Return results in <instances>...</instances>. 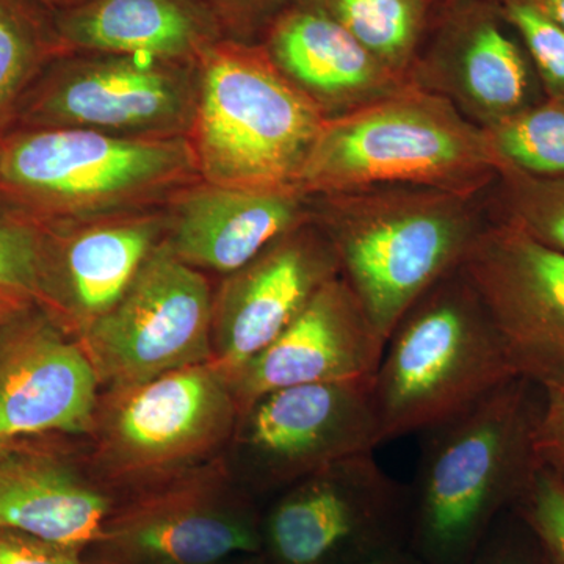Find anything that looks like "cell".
<instances>
[{
	"label": "cell",
	"mask_w": 564,
	"mask_h": 564,
	"mask_svg": "<svg viewBox=\"0 0 564 564\" xmlns=\"http://www.w3.org/2000/svg\"><path fill=\"white\" fill-rule=\"evenodd\" d=\"M265 50L328 120L380 101L413 82L381 65L318 0L282 13L270 29Z\"/></svg>",
	"instance_id": "19"
},
{
	"label": "cell",
	"mask_w": 564,
	"mask_h": 564,
	"mask_svg": "<svg viewBox=\"0 0 564 564\" xmlns=\"http://www.w3.org/2000/svg\"><path fill=\"white\" fill-rule=\"evenodd\" d=\"M198 177L187 137L70 128L11 129L0 137V203L44 226L144 206Z\"/></svg>",
	"instance_id": "5"
},
{
	"label": "cell",
	"mask_w": 564,
	"mask_h": 564,
	"mask_svg": "<svg viewBox=\"0 0 564 564\" xmlns=\"http://www.w3.org/2000/svg\"><path fill=\"white\" fill-rule=\"evenodd\" d=\"M494 220L510 223L527 236L564 252V174L536 177L500 170L492 184Z\"/></svg>",
	"instance_id": "27"
},
{
	"label": "cell",
	"mask_w": 564,
	"mask_h": 564,
	"mask_svg": "<svg viewBox=\"0 0 564 564\" xmlns=\"http://www.w3.org/2000/svg\"><path fill=\"white\" fill-rule=\"evenodd\" d=\"M543 389L525 377L422 432L410 489L408 547L425 564H473L513 510L538 458Z\"/></svg>",
	"instance_id": "1"
},
{
	"label": "cell",
	"mask_w": 564,
	"mask_h": 564,
	"mask_svg": "<svg viewBox=\"0 0 564 564\" xmlns=\"http://www.w3.org/2000/svg\"><path fill=\"white\" fill-rule=\"evenodd\" d=\"M232 564H272L262 554L240 555Z\"/></svg>",
	"instance_id": "38"
},
{
	"label": "cell",
	"mask_w": 564,
	"mask_h": 564,
	"mask_svg": "<svg viewBox=\"0 0 564 564\" xmlns=\"http://www.w3.org/2000/svg\"><path fill=\"white\" fill-rule=\"evenodd\" d=\"M55 311L84 326L109 313L159 245L162 221L152 215L88 226H47Z\"/></svg>",
	"instance_id": "22"
},
{
	"label": "cell",
	"mask_w": 564,
	"mask_h": 564,
	"mask_svg": "<svg viewBox=\"0 0 564 564\" xmlns=\"http://www.w3.org/2000/svg\"><path fill=\"white\" fill-rule=\"evenodd\" d=\"M500 2H502V0H500Z\"/></svg>",
	"instance_id": "39"
},
{
	"label": "cell",
	"mask_w": 564,
	"mask_h": 564,
	"mask_svg": "<svg viewBox=\"0 0 564 564\" xmlns=\"http://www.w3.org/2000/svg\"><path fill=\"white\" fill-rule=\"evenodd\" d=\"M187 133L199 177L240 191L299 188L326 115L265 47L217 40L198 61Z\"/></svg>",
	"instance_id": "4"
},
{
	"label": "cell",
	"mask_w": 564,
	"mask_h": 564,
	"mask_svg": "<svg viewBox=\"0 0 564 564\" xmlns=\"http://www.w3.org/2000/svg\"><path fill=\"white\" fill-rule=\"evenodd\" d=\"M315 198L313 220L384 343L430 289L462 267L488 225L477 196L437 188L384 185Z\"/></svg>",
	"instance_id": "2"
},
{
	"label": "cell",
	"mask_w": 564,
	"mask_h": 564,
	"mask_svg": "<svg viewBox=\"0 0 564 564\" xmlns=\"http://www.w3.org/2000/svg\"><path fill=\"white\" fill-rule=\"evenodd\" d=\"M485 132L499 172L564 174V102L543 99Z\"/></svg>",
	"instance_id": "26"
},
{
	"label": "cell",
	"mask_w": 564,
	"mask_h": 564,
	"mask_svg": "<svg viewBox=\"0 0 564 564\" xmlns=\"http://www.w3.org/2000/svg\"><path fill=\"white\" fill-rule=\"evenodd\" d=\"M499 166L485 129L415 82L343 117L329 118L299 188L307 196L408 185L478 196Z\"/></svg>",
	"instance_id": "3"
},
{
	"label": "cell",
	"mask_w": 564,
	"mask_h": 564,
	"mask_svg": "<svg viewBox=\"0 0 564 564\" xmlns=\"http://www.w3.org/2000/svg\"><path fill=\"white\" fill-rule=\"evenodd\" d=\"M507 25L499 10L463 7L413 82L443 95L481 129L543 101L532 62Z\"/></svg>",
	"instance_id": "17"
},
{
	"label": "cell",
	"mask_w": 564,
	"mask_h": 564,
	"mask_svg": "<svg viewBox=\"0 0 564 564\" xmlns=\"http://www.w3.org/2000/svg\"><path fill=\"white\" fill-rule=\"evenodd\" d=\"M302 191L254 192L191 185L177 193L170 239L174 254L195 269L232 274L270 245L313 221Z\"/></svg>",
	"instance_id": "18"
},
{
	"label": "cell",
	"mask_w": 564,
	"mask_h": 564,
	"mask_svg": "<svg viewBox=\"0 0 564 564\" xmlns=\"http://www.w3.org/2000/svg\"><path fill=\"white\" fill-rule=\"evenodd\" d=\"M55 22L69 54L195 63L220 40V20L204 0H87Z\"/></svg>",
	"instance_id": "21"
},
{
	"label": "cell",
	"mask_w": 564,
	"mask_h": 564,
	"mask_svg": "<svg viewBox=\"0 0 564 564\" xmlns=\"http://www.w3.org/2000/svg\"><path fill=\"white\" fill-rule=\"evenodd\" d=\"M473 564H544V560L524 522L508 511L492 527Z\"/></svg>",
	"instance_id": "31"
},
{
	"label": "cell",
	"mask_w": 564,
	"mask_h": 564,
	"mask_svg": "<svg viewBox=\"0 0 564 564\" xmlns=\"http://www.w3.org/2000/svg\"><path fill=\"white\" fill-rule=\"evenodd\" d=\"M499 11L521 39L545 99L564 102V29L530 0H502Z\"/></svg>",
	"instance_id": "28"
},
{
	"label": "cell",
	"mask_w": 564,
	"mask_h": 564,
	"mask_svg": "<svg viewBox=\"0 0 564 564\" xmlns=\"http://www.w3.org/2000/svg\"><path fill=\"white\" fill-rule=\"evenodd\" d=\"M384 347L383 337L339 274L229 381L242 411L263 393L291 386L373 381Z\"/></svg>",
	"instance_id": "16"
},
{
	"label": "cell",
	"mask_w": 564,
	"mask_h": 564,
	"mask_svg": "<svg viewBox=\"0 0 564 564\" xmlns=\"http://www.w3.org/2000/svg\"><path fill=\"white\" fill-rule=\"evenodd\" d=\"M522 377L503 334L462 267L403 315L372 393L381 443L422 433Z\"/></svg>",
	"instance_id": "6"
},
{
	"label": "cell",
	"mask_w": 564,
	"mask_h": 564,
	"mask_svg": "<svg viewBox=\"0 0 564 564\" xmlns=\"http://www.w3.org/2000/svg\"><path fill=\"white\" fill-rule=\"evenodd\" d=\"M511 511L532 533L544 564H564V485L543 464Z\"/></svg>",
	"instance_id": "29"
},
{
	"label": "cell",
	"mask_w": 564,
	"mask_h": 564,
	"mask_svg": "<svg viewBox=\"0 0 564 564\" xmlns=\"http://www.w3.org/2000/svg\"><path fill=\"white\" fill-rule=\"evenodd\" d=\"M540 386L543 410L536 426L534 451L538 462L564 485V369Z\"/></svg>",
	"instance_id": "30"
},
{
	"label": "cell",
	"mask_w": 564,
	"mask_h": 564,
	"mask_svg": "<svg viewBox=\"0 0 564 564\" xmlns=\"http://www.w3.org/2000/svg\"><path fill=\"white\" fill-rule=\"evenodd\" d=\"M41 3L58 13V11H65L74 9V7L80 6V3L87 2V0H40Z\"/></svg>",
	"instance_id": "37"
},
{
	"label": "cell",
	"mask_w": 564,
	"mask_h": 564,
	"mask_svg": "<svg viewBox=\"0 0 564 564\" xmlns=\"http://www.w3.org/2000/svg\"><path fill=\"white\" fill-rule=\"evenodd\" d=\"M115 508L109 491L73 464L0 444V529L20 530L82 555Z\"/></svg>",
	"instance_id": "20"
},
{
	"label": "cell",
	"mask_w": 564,
	"mask_h": 564,
	"mask_svg": "<svg viewBox=\"0 0 564 564\" xmlns=\"http://www.w3.org/2000/svg\"><path fill=\"white\" fill-rule=\"evenodd\" d=\"M262 516L223 467L193 470L118 505L85 564H223L261 554Z\"/></svg>",
	"instance_id": "9"
},
{
	"label": "cell",
	"mask_w": 564,
	"mask_h": 564,
	"mask_svg": "<svg viewBox=\"0 0 564 564\" xmlns=\"http://www.w3.org/2000/svg\"><path fill=\"white\" fill-rule=\"evenodd\" d=\"M68 54L55 11L40 0H0V137L10 131L33 82Z\"/></svg>",
	"instance_id": "23"
},
{
	"label": "cell",
	"mask_w": 564,
	"mask_h": 564,
	"mask_svg": "<svg viewBox=\"0 0 564 564\" xmlns=\"http://www.w3.org/2000/svg\"><path fill=\"white\" fill-rule=\"evenodd\" d=\"M36 310L0 328V444L95 429L99 375L91 358Z\"/></svg>",
	"instance_id": "15"
},
{
	"label": "cell",
	"mask_w": 564,
	"mask_h": 564,
	"mask_svg": "<svg viewBox=\"0 0 564 564\" xmlns=\"http://www.w3.org/2000/svg\"><path fill=\"white\" fill-rule=\"evenodd\" d=\"M530 2L564 29V0H530Z\"/></svg>",
	"instance_id": "35"
},
{
	"label": "cell",
	"mask_w": 564,
	"mask_h": 564,
	"mask_svg": "<svg viewBox=\"0 0 564 564\" xmlns=\"http://www.w3.org/2000/svg\"><path fill=\"white\" fill-rule=\"evenodd\" d=\"M262 516L272 564H364L408 545L410 489L373 452L347 456L289 486Z\"/></svg>",
	"instance_id": "8"
},
{
	"label": "cell",
	"mask_w": 564,
	"mask_h": 564,
	"mask_svg": "<svg viewBox=\"0 0 564 564\" xmlns=\"http://www.w3.org/2000/svg\"><path fill=\"white\" fill-rule=\"evenodd\" d=\"M239 415L231 381L214 361L118 388L95 422L99 463L118 484L154 488L220 452Z\"/></svg>",
	"instance_id": "7"
},
{
	"label": "cell",
	"mask_w": 564,
	"mask_h": 564,
	"mask_svg": "<svg viewBox=\"0 0 564 564\" xmlns=\"http://www.w3.org/2000/svg\"><path fill=\"white\" fill-rule=\"evenodd\" d=\"M522 377L543 384L564 369V252L491 220L462 263Z\"/></svg>",
	"instance_id": "13"
},
{
	"label": "cell",
	"mask_w": 564,
	"mask_h": 564,
	"mask_svg": "<svg viewBox=\"0 0 564 564\" xmlns=\"http://www.w3.org/2000/svg\"><path fill=\"white\" fill-rule=\"evenodd\" d=\"M381 65L413 80L425 0H318Z\"/></svg>",
	"instance_id": "24"
},
{
	"label": "cell",
	"mask_w": 564,
	"mask_h": 564,
	"mask_svg": "<svg viewBox=\"0 0 564 564\" xmlns=\"http://www.w3.org/2000/svg\"><path fill=\"white\" fill-rule=\"evenodd\" d=\"M28 310H31V307H28ZM21 311H25V307L17 306V304L7 302L6 299L0 296V328H2L7 322H10L14 315L20 314Z\"/></svg>",
	"instance_id": "36"
},
{
	"label": "cell",
	"mask_w": 564,
	"mask_h": 564,
	"mask_svg": "<svg viewBox=\"0 0 564 564\" xmlns=\"http://www.w3.org/2000/svg\"><path fill=\"white\" fill-rule=\"evenodd\" d=\"M364 564H425L408 545L392 549Z\"/></svg>",
	"instance_id": "34"
},
{
	"label": "cell",
	"mask_w": 564,
	"mask_h": 564,
	"mask_svg": "<svg viewBox=\"0 0 564 564\" xmlns=\"http://www.w3.org/2000/svg\"><path fill=\"white\" fill-rule=\"evenodd\" d=\"M339 274L336 251L315 223L285 234L223 284L214 302L212 361L231 377L273 344Z\"/></svg>",
	"instance_id": "14"
},
{
	"label": "cell",
	"mask_w": 564,
	"mask_h": 564,
	"mask_svg": "<svg viewBox=\"0 0 564 564\" xmlns=\"http://www.w3.org/2000/svg\"><path fill=\"white\" fill-rule=\"evenodd\" d=\"M209 284L159 243L120 302L85 326L84 347L113 389L212 361Z\"/></svg>",
	"instance_id": "11"
},
{
	"label": "cell",
	"mask_w": 564,
	"mask_h": 564,
	"mask_svg": "<svg viewBox=\"0 0 564 564\" xmlns=\"http://www.w3.org/2000/svg\"><path fill=\"white\" fill-rule=\"evenodd\" d=\"M214 10L218 20L223 17H250L278 0H204Z\"/></svg>",
	"instance_id": "33"
},
{
	"label": "cell",
	"mask_w": 564,
	"mask_h": 564,
	"mask_svg": "<svg viewBox=\"0 0 564 564\" xmlns=\"http://www.w3.org/2000/svg\"><path fill=\"white\" fill-rule=\"evenodd\" d=\"M0 564H85L82 555L20 530L0 529Z\"/></svg>",
	"instance_id": "32"
},
{
	"label": "cell",
	"mask_w": 564,
	"mask_h": 564,
	"mask_svg": "<svg viewBox=\"0 0 564 564\" xmlns=\"http://www.w3.org/2000/svg\"><path fill=\"white\" fill-rule=\"evenodd\" d=\"M182 65L144 55H63L25 93L10 131L70 128L187 137L198 88Z\"/></svg>",
	"instance_id": "10"
},
{
	"label": "cell",
	"mask_w": 564,
	"mask_h": 564,
	"mask_svg": "<svg viewBox=\"0 0 564 564\" xmlns=\"http://www.w3.org/2000/svg\"><path fill=\"white\" fill-rule=\"evenodd\" d=\"M0 296L54 313L47 226L0 203Z\"/></svg>",
	"instance_id": "25"
},
{
	"label": "cell",
	"mask_w": 564,
	"mask_h": 564,
	"mask_svg": "<svg viewBox=\"0 0 564 564\" xmlns=\"http://www.w3.org/2000/svg\"><path fill=\"white\" fill-rule=\"evenodd\" d=\"M373 381L291 386L240 411L234 443L245 484L281 488L381 445Z\"/></svg>",
	"instance_id": "12"
}]
</instances>
